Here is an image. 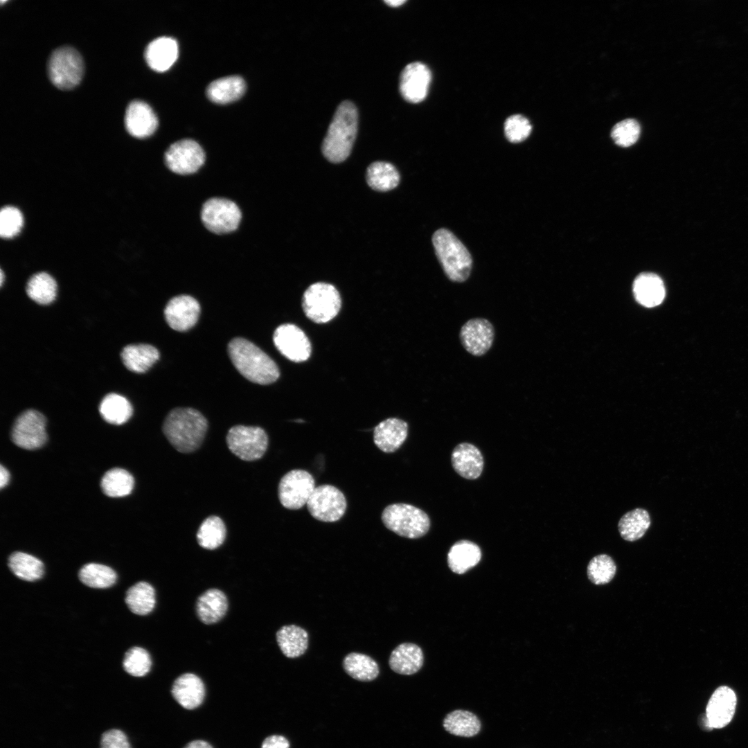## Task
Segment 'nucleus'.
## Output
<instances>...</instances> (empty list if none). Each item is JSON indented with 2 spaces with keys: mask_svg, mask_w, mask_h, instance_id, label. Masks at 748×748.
<instances>
[{
  "mask_svg": "<svg viewBox=\"0 0 748 748\" xmlns=\"http://www.w3.org/2000/svg\"><path fill=\"white\" fill-rule=\"evenodd\" d=\"M650 523V517L646 510L635 508L623 515L618 522V528L623 539L634 542L644 535Z\"/></svg>",
  "mask_w": 748,
  "mask_h": 748,
  "instance_id": "nucleus-32",
  "label": "nucleus"
},
{
  "mask_svg": "<svg viewBox=\"0 0 748 748\" xmlns=\"http://www.w3.org/2000/svg\"><path fill=\"white\" fill-rule=\"evenodd\" d=\"M306 505L314 519L323 522H335L344 516L347 501L339 489L323 484L314 488Z\"/></svg>",
  "mask_w": 748,
  "mask_h": 748,
  "instance_id": "nucleus-9",
  "label": "nucleus"
},
{
  "mask_svg": "<svg viewBox=\"0 0 748 748\" xmlns=\"http://www.w3.org/2000/svg\"><path fill=\"white\" fill-rule=\"evenodd\" d=\"M226 535L223 520L215 515L206 518L197 533V540L202 548L213 550L222 544Z\"/></svg>",
  "mask_w": 748,
  "mask_h": 748,
  "instance_id": "nucleus-39",
  "label": "nucleus"
},
{
  "mask_svg": "<svg viewBox=\"0 0 748 748\" xmlns=\"http://www.w3.org/2000/svg\"><path fill=\"white\" fill-rule=\"evenodd\" d=\"M184 748H213L207 742L202 740H196L188 742Z\"/></svg>",
  "mask_w": 748,
  "mask_h": 748,
  "instance_id": "nucleus-49",
  "label": "nucleus"
},
{
  "mask_svg": "<svg viewBox=\"0 0 748 748\" xmlns=\"http://www.w3.org/2000/svg\"><path fill=\"white\" fill-rule=\"evenodd\" d=\"M443 725L449 733L466 738L476 736L481 728L480 720L474 713L462 709L449 713L445 717Z\"/></svg>",
  "mask_w": 748,
  "mask_h": 748,
  "instance_id": "nucleus-31",
  "label": "nucleus"
},
{
  "mask_svg": "<svg viewBox=\"0 0 748 748\" xmlns=\"http://www.w3.org/2000/svg\"><path fill=\"white\" fill-rule=\"evenodd\" d=\"M736 702V695L731 688L725 686L718 687L710 697L706 709L710 726L713 729L726 727L733 717Z\"/></svg>",
  "mask_w": 748,
  "mask_h": 748,
  "instance_id": "nucleus-18",
  "label": "nucleus"
},
{
  "mask_svg": "<svg viewBox=\"0 0 748 748\" xmlns=\"http://www.w3.org/2000/svg\"><path fill=\"white\" fill-rule=\"evenodd\" d=\"M123 668L130 675L142 677L148 673L151 668V658L149 653L140 647L130 648L125 654Z\"/></svg>",
  "mask_w": 748,
  "mask_h": 748,
  "instance_id": "nucleus-43",
  "label": "nucleus"
},
{
  "mask_svg": "<svg viewBox=\"0 0 748 748\" xmlns=\"http://www.w3.org/2000/svg\"><path fill=\"white\" fill-rule=\"evenodd\" d=\"M640 132L639 123L634 119L627 118L618 122L614 126L611 136L616 144L626 148L637 141Z\"/></svg>",
  "mask_w": 748,
  "mask_h": 748,
  "instance_id": "nucleus-44",
  "label": "nucleus"
},
{
  "mask_svg": "<svg viewBox=\"0 0 748 748\" xmlns=\"http://www.w3.org/2000/svg\"><path fill=\"white\" fill-rule=\"evenodd\" d=\"M207 429L206 418L190 407L172 409L163 425L167 440L181 453H190L197 449L204 439Z\"/></svg>",
  "mask_w": 748,
  "mask_h": 748,
  "instance_id": "nucleus-1",
  "label": "nucleus"
},
{
  "mask_svg": "<svg viewBox=\"0 0 748 748\" xmlns=\"http://www.w3.org/2000/svg\"><path fill=\"white\" fill-rule=\"evenodd\" d=\"M57 289L56 281L46 272H39L32 276L26 287L28 297L41 305L51 303L56 297Z\"/></svg>",
  "mask_w": 748,
  "mask_h": 748,
  "instance_id": "nucleus-38",
  "label": "nucleus"
},
{
  "mask_svg": "<svg viewBox=\"0 0 748 748\" xmlns=\"http://www.w3.org/2000/svg\"><path fill=\"white\" fill-rule=\"evenodd\" d=\"M178 57V44L174 39L161 37L151 42L145 51V59L153 70L163 72L172 66Z\"/></svg>",
  "mask_w": 748,
  "mask_h": 748,
  "instance_id": "nucleus-23",
  "label": "nucleus"
},
{
  "mask_svg": "<svg viewBox=\"0 0 748 748\" xmlns=\"http://www.w3.org/2000/svg\"><path fill=\"white\" fill-rule=\"evenodd\" d=\"M289 741L282 736L272 735L267 737L262 742L261 748H289Z\"/></svg>",
  "mask_w": 748,
  "mask_h": 748,
  "instance_id": "nucleus-48",
  "label": "nucleus"
},
{
  "mask_svg": "<svg viewBox=\"0 0 748 748\" xmlns=\"http://www.w3.org/2000/svg\"><path fill=\"white\" fill-rule=\"evenodd\" d=\"M421 648L411 643L398 645L391 653L389 664L395 673L409 675L417 673L423 664Z\"/></svg>",
  "mask_w": 748,
  "mask_h": 748,
  "instance_id": "nucleus-24",
  "label": "nucleus"
},
{
  "mask_svg": "<svg viewBox=\"0 0 748 748\" xmlns=\"http://www.w3.org/2000/svg\"><path fill=\"white\" fill-rule=\"evenodd\" d=\"M8 567L18 578L27 581L40 579L44 574V564L38 558L23 552H15L8 558Z\"/></svg>",
  "mask_w": 748,
  "mask_h": 748,
  "instance_id": "nucleus-37",
  "label": "nucleus"
},
{
  "mask_svg": "<svg viewBox=\"0 0 748 748\" xmlns=\"http://www.w3.org/2000/svg\"><path fill=\"white\" fill-rule=\"evenodd\" d=\"M200 314L198 301L188 295L172 298L166 305L164 316L168 325L179 332L187 331L197 322Z\"/></svg>",
  "mask_w": 748,
  "mask_h": 748,
  "instance_id": "nucleus-16",
  "label": "nucleus"
},
{
  "mask_svg": "<svg viewBox=\"0 0 748 748\" xmlns=\"http://www.w3.org/2000/svg\"><path fill=\"white\" fill-rule=\"evenodd\" d=\"M246 89L244 80L231 75L214 80L207 87V97L213 103L226 104L240 98Z\"/></svg>",
  "mask_w": 748,
  "mask_h": 748,
  "instance_id": "nucleus-29",
  "label": "nucleus"
},
{
  "mask_svg": "<svg viewBox=\"0 0 748 748\" xmlns=\"http://www.w3.org/2000/svg\"><path fill=\"white\" fill-rule=\"evenodd\" d=\"M341 306V296L331 284L315 283L304 292L302 307L306 317L317 323H324L334 319Z\"/></svg>",
  "mask_w": 748,
  "mask_h": 748,
  "instance_id": "nucleus-6",
  "label": "nucleus"
},
{
  "mask_svg": "<svg viewBox=\"0 0 748 748\" xmlns=\"http://www.w3.org/2000/svg\"><path fill=\"white\" fill-rule=\"evenodd\" d=\"M241 217L240 210L236 204L224 198L208 199L201 211V219L205 227L216 234L235 231L238 227Z\"/></svg>",
  "mask_w": 748,
  "mask_h": 748,
  "instance_id": "nucleus-10",
  "label": "nucleus"
},
{
  "mask_svg": "<svg viewBox=\"0 0 748 748\" xmlns=\"http://www.w3.org/2000/svg\"><path fill=\"white\" fill-rule=\"evenodd\" d=\"M366 181L375 190L386 192L395 188L399 184L400 175L391 163L376 161L367 168Z\"/></svg>",
  "mask_w": 748,
  "mask_h": 748,
  "instance_id": "nucleus-33",
  "label": "nucleus"
},
{
  "mask_svg": "<svg viewBox=\"0 0 748 748\" xmlns=\"http://www.w3.org/2000/svg\"><path fill=\"white\" fill-rule=\"evenodd\" d=\"M100 748H131L125 734L118 729H111L103 733Z\"/></svg>",
  "mask_w": 748,
  "mask_h": 748,
  "instance_id": "nucleus-47",
  "label": "nucleus"
},
{
  "mask_svg": "<svg viewBox=\"0 0 748 748\" xmlns=\"http://www.w3.org/2000/svg\"><path fill=\"white\" fill-rule=\"evenodd\" d=\"M633 292L636 300L641 305L652 308L662 303L665 297V287L657 275L643 273L634 280Z\"/></svg>",
  "mask_w": 748,
  "mask_h": 748,
  "instance_id": "nucleus-25",
  "label": "nucleus"
},
{
  "mask_svg": "<svg viewBox=\"0 0 748 748\" xmlns=\"http://www.w3.org/2000/svg\"><path fill=\"white\" fill-rule=\"evenodd\" d=\"M3 279H4V274H3V270H1V280H0V282H1V285H3Z\"/></svg>",
  "mask_w": 748,
  "mask_h": 748,
  "instance_id": "nucleus-52",
  "label": "nucleus"
},
{
  "mask_svg": "<svg viewBox=\"0 0 748 748\" xmlns=\"http://www.w3.org/2000/svg\"><path fill=\"white\" fill-rule=\"evenodd\" d=\"M504 132L509 141L511 143H519L529 136L531 132V125L528 120L524 116L513 115L506 120Z\"/></svg>",
  "mask_w": 748,
  "mask_h": 748,
  "instance_id": "nucleus-46",
  "label": "nucleus"
},
{
  "mask_svg": "<svg viewBox=\"0 0 748 748\" xmlns=\"http://www.w3.org/2000/svg\"><path fill=\"white\" fill-rule=\"evenodd\" d=\"M10 480V474L8 470L2 465L0 468V487L3 488L6 486Z\"/></svg>",
  "mask_w": 748,
  "mask_h": 748,
  "instance_id": "nucleus-50",
  "label": "nucleus"
},
{
  "mask_svg": "<svg viewBox=\"0 0 748 748\" xmlns=\"http://www.w3.org/2000/svg\"><path fill=\"white\" fill-rule=\"evenodd\" d=\"M273 341L278 350L287 359L294 362L306 361L311 354V344L298 326L282 324L274 332Z\"/></svg>",
  "mask_w": 748,
  "mask_h": 748,
  "instance_id": "nucleus-14",
  "label": "nucleus"
},
{
  "mask_svg": "<svg viewBox=\"0 0 748 748\" xmlns=\"http://www.w3.org/2000/svg\"><path fill=\"white\" fill-rule=\"evenodd\" d=\"M381 519L386 528L409 539L424 536L430 527V519L427 513L408 504L387 506L382 513Z\"/></svg>",
  "mask_w": 748,
  "mask_h": 748,
  "instance_id": "nucleus-5",
  "label": "nucleus"
},
{
  "mask_svg": "<svg viewBox=\"0 0 748 748\" xmlns=\"http://www.w3.org/2000/svg\"><path fill=\"white\" fill-rule=\"evenodd\" d=\"M226 440L229 450L245 461L261 458L268 446L267 433L256 426L235 425L228 431Z\"/></svg>",
  "mask_w": 748,
  "mask_h": 748,
  "instance_id": "nucleus-8",
  "label": "nucleus"
},
{
  "mask_svg": "<svg viewBox=\"0 0 748 748\" xmlns=\"http://www.w3.org/2000/svg\"><path fill=\"white\" fill-rule=\"evenodd\" d=\"M121 355L125 367L137 373L146 372L159 358L158 350L145 344L127 345Z\"/></svg>",
  "mask_w": 748,
  "mask_h": 748,
  "instance_id": "nucleus-27",
  "label": "nucleus"
},
{
  "mask_svg": "<svg viewBox=\"0 0 748 748\" xmlns=\"http://www.w3.org/2000/svg\"><path fill=\"white\" fill-rule=\"evenodd\" d=\"M205 153L198 143L182 139L172 143L165 153L167 167L173 172L186 175L197 172L204 164Z\"/></svg>",
  "mask_w": 748,
  "mask_h": 748,
  "instance_id": "nucleus-13",
  "label": "nucleus"
},
{
  "mask_svg": "<svg viewBox=\"0 0 748 748\" xmlns=\"http://www.w3.org/2000/svg\"><path fill=\"white\" fill-rule=\"evenodd\" d=\"M616 571L614 560L607 554H600L589 561L587 573L593 584L599 585L609 583L614 577Z\"/></svg>",
  "mask_w": 748,
  "mask_h": 748,
  "instance_id": "nucleus-42",
  "label": "nucleus"
},
{
  "mask_svg": "<svg viewBox=\"0 0 748 748\" xmlns=\"http://www.w3.org/2000/svg\"><path fill=\"white\" fill-rule=\"evenodd\" d=\"M228 353L238 372L253 383L269 384L280 375L274 361L256 345L244 338L233 339L228 344Z\"/></svg>",
  "mask_w": 748,
  "mask_h": 748,
  "instance_id": "nucleus-2",
  "label": "nucleus"
},
{
  "mask_svg": "<svg viewBox=\"0 0 748 748\" xmlns=\"http://www.w3.org/2000/svg\"><path fill=\"white\" fill-rule=\"evenodd\" d=\"M79 579L85 585L93 588H107L116 580V573L110 567L96 563L84 565L78 573Z\"/></svg>",
  "mask_w": 748,
  "mask_h": 748,
  "instance_id": "nucleus-41",
  "label": "nucleus"
},
{
  "mask_svg": "<svg viewBox=\"0 0 748 748\" xmlns=\"http://www.w3.org/2000/svg\"><path fill=\"white\" fill-rule=\"evenodd\" d=\"M276 641L285 657L296 658L306 651L308 646V634L298 625H284L277 631Z\"/></svg>",
  "mask_w": 748,
  "mask_h": 748,
  "instance_id": "nucleus-30",
  "label": "nucleus"
},
{
  "mask_svg": "<svg viewBox=\"0 0 748 748\" xmlns=\"http://www.w3.org/2000/svg\"><path fill=\"white\" fill-rule=\"evenodd\" d=\"M315 481L310 473L304 470H292L280 479L278 496L282 506L290 510L302 508L315 488Z\"/></svg>",
  "mask_w": 748,
  "mask_h": 748,
  "instance_id": "nucleus-11",
  "label": "nucleus"
},
{
  "mask_svg": "<svg viewBox=\"0 0 748 748\" xmlns=\"http://www.w3.org/2000/svg\"><path fill=\"white\" fill-rule=\"evenodd\" d=\"M23 224V215L17 208L7 206L1 210L0 235L3 238L16 236L21 231Z\"/></svg>",
  "mask_w": 748,
  "mask_h": 748,
  "instance_id": "nucleus-45",
  "label": "nucleus"
},
{
  "mask_svg": "<svg viewBox=\"0 0 748 748\" xmlns=\"http://www.w3.org/2000/svg\"><path fill=\"white\" fill-rule=\"evenodd\" d=\"M205 686L200 677L193 673H184L173 682L171 694L176 702L186 709L199 706L205 697Z\"/></svg>",
  "mask_w": 748,
  "mask_h": 748,
  "instance_id": "nucleus-20",
  "label": "nucleus"
},
{
  "mask_svg": "<svg viewBox=\"0 0 748 748\" xmlns=\"http://www.w3.org/2000/svg\"><path fill=\"white\" fill-rule=\"evenodd\" d=\"M408 434V424L397 418H389L380 422L373 430L375 445L385 453L395 452L405 441Z\"/></svg>",
  "mask_w": 748,
  "mask_h": 748,
  "instance_id": "nucleus-21",
  "label": "nucleus"
},
{
  "mask_svg": "<svg viewBox=\"0 0 748 748\" xmlns=\"http://www.w3.org/2000/svg\"><path fill=\"white\" fill-rule=\"evenodd\" d=\"M459 337L462 346L470 354L480 357L492 347L495 329L493 325L484 318H473L461 327Z\"/></svg>",
  "mask_w": 748,
  "mask_h": 748,
  "instance_id": "nucleus-15",
  "label": "nucleus"
},
{
  "mask_svg": "<svg viewBox=\"0 0 748 748\" xmlns=\"http://www.w3.org/2000/svg\"><path fill=\"white\" fill-rule=\"evenodd\" d=\"M451 459L454 470L467 479L478 478L483 471V456L480 450L471 443H462L456 445L452 453Z\"/></svg>",
  "mask_w": 748,
  "mask_h": 748,
  "instance_id": "nucleus-22",
  "label": "nucleus"
},
{
  "mask_svg": "<svg viewBox=\"0 0 748 748\" xmlns=\"http://www.w3.org/2000/svg\"><path fill=\"white\" fill-rule=\"evenodd\" d=\"M132 407L123 396L117 393L105 395L99 406V412L103 419L113 425L126 422L132 415Z\"/></svg>",
  "mask_w": 748,
  "mask_h": 748,
  "instance_id": "nucleus-35",
  "label": "nucleus"
},
{
  "mask_svg": "<svg viewBox=\"0 0 748 748\" xmlns=\"http://www.w3.org/2000/svg\"><path fill=\"white\" fill-rule=\"evenodd\" d=\"M438 259L447 278L457 283L465 281L471 271L472 258L463 243L449 230L440 229L432 237Z\"/></svg>",
  "mask_w": 748,
  "mask_h": 748,
  "instance_id": "nucleus-4",
  "label": "nucleus"
},
{
  "mask_svg": "<svg viewBox=\"0 0 748 748\" xmlns=\"http://www.w3.org/2000/svg\"><path fill=\"white\" fill-rule=\"evenodd\" d=\"M134 481L132 474L122 468L108 470L101 479L103 492L112 497H120L129 495L134 488Z\"/></svg>",
  "mask_w": 748,
  "mask_h": 748,
  "instance_id": "nucleus-40",
  "label": "nucleus"
},
{
  "mask_svg": "<svg viewBox=\"0 0 748 748\" xmlns=\"http://www.w3.org/2000/svg\"><path fill=\"white\" fill-rule=\"evenodd\" d=\"M125 124L132 136L142 139L155 132L158 120L150 105L141 100H134L127 108Z\"/></svg>",
  "mask_w": 748,
  "mask_h": 748,
  "instance_id": "nucleus-19",
  "label": "nucleus"
},
{
  "mask_svg": "<svg viewBox=\"0 0 748 748\" xmlns=\"http://www.w3.org/2000/svg\"><path fill=\"white\" fill-rule=\"evenodd\" d=\"M125 603L129 609L138 615H146L155 605V591L146 582H139L132 586L126 593Z\"/></svg>",
  "mask_w": 748,
  "mask_h": 748,
  "instance_id": "nucleus-36",
  "label": "nucleus"
},
{
  "mask_svg": "<svg viewBox=\"0 0 748 748\" xmlns=\"http://www.w3.org/2000/svg\"><path fill=\"white\" fill-rule=\"evenodd\" d=\"M431 79V72L424 64L416 62L407 64L400 77L402 96L411 103L421 102L427 96Z\"/></svg>",
  "mask_w": 748,
  "mask_h": 748,
  "instance_id": "nucleus-17",
  "label": "nucleus"
},
{
  "mask_svg": "<svg viewBox=\"0 0 748 748\" xmlns=\"http://www.w3.org/2000/svg\"><path fill=\"white\" fill-rule=\"evenodd\" d=\"M46 438V419L40 412L28 409L17 417L12 429V440L16 445L35 449L42 447Z\"/></svg>",
  "mask_w": 748,
  "mask_h": 748,
  "instance_id": "nucleus-12",
  "label": "nucleus"
},
{
  "mask_svg": "<svg viewBox=\"0 0 748 748\" xmlns=\"http://www.w3.org/2000/svg\"><path fill=\"white\" fill-rule=\"evenodd\" d=\"M358 113L355 105L345 100L338 106L323 141L321 150L330 162L337 163L350 155L357 133Z\"/></svg>",
  "mask_w": 748,
  "mask_h": 748,
  "instance_id": "nucleus-3",
  "label": "nucleus"
},
{
  "mask_svg": "<svg viewBox=\"0 0 748 748\" xmlns=\"http://www.w3.org/2000/svg\"><path fill=\"white\" fill-rule=\"evenodd\" d=\"M346 673L353 679L361 682H370L379 675V666L371 657L358 652L348 654L343 660Z\"/></svg>",
  "mask_w": 748,
  "mask_h": 748,
  "instance_id": "nucleus-34",
  "label": "nucleus"
},
{
  "mask_svg": "<svg viewBox=\"0 0 748 748\" xmlns=\"http://www.w3.org/2000/svg\"><path fill=\"white\" fill-rule=\"evenodd\" d=\"M227 609V598L217 589H210L204 592L196 603L197 616L205 624L218 622L224 617Z\"/></svg>",
  "mask_w": 748,
  "mask_h": 748,
  "instance_id": "nucleus-26",
  "label": "nucleus"
},
{
  "mask_svg": "<svg viewBox=\"0 0 748 748\" xmlns=\"http://www.w3.org/2000/svg\"><path fill=\"white\" fill-rule=\"evenodd\" d=\"M406 1L404 0H385L384 2L390 6L398 7L404 3Z\"/></svg>",
  "mask_w": 748,
  "mask_h": 748,
  "instance_id": "nucleus-51",
  "label": "nucleus"
},
{
  "mask_svg": "<svg viewBox=\"0 0 748 748\" xmlns=\"http://www.w3.org/2000/svg\"><path fill=\"white\" fill-rule=\"evenodd\" d=\"M481 558V551L477 544L468 540H460L450 548L447 562L453 572L463 574L477 565Z\"/></svg>",
  "mask_w": 748,
  "mask_h": 748,
  "instance_id": "nucleus-28",
  "label": "nucleus"
},
{
  "mask_svg": "<svg viewBox=\"0 0 748 748\" xmlns=\"http://www.w3.org/2000/svg\"><path fill=\"white\" fill-rule=\"evenodd\" d=\"M48 73L49 79L56 87L62 90L71 89L82 80L84 73L82 58L72 47L58 48L50 57Z\"/></svg>",
  "mask_w": 748,
  "mask_h": 748,
  "instance_id": "nucleus-7",
  "label": "nucleus"
}]
</instances>
